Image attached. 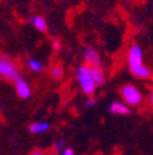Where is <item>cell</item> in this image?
I'll use <instances>...</instances> for the list:
<instances>
[{
	"instance_id": "1",
	"label": "cell",
	"mask_w": 153,
	"mask_h": 155,
	"mask_svg": "<svg viewBox=\"0 0 153 155\" xmlns=\"http://www.w3.org/2000/svg\"><path fill=\"white\" fill-rule=\"evenodd\" d=\"M127 65L128 69L138 79H150L153 71L144 64V51L138 45H131L127 51Z\"/></svg>"
},
{
	"instance_id": "2",
	"label": "cell",
	"mask_w": 153,
	"mask_h": 155,
	"mask_svg": "<svg viewBox=\"0 0 153 155\" xmlns=\"http://www.w3.org/2000/svg\"><path fill=\"white\" fill-rule=\"evenodd\" d=\"M76 79H77V83H79L81 91H83L86 96L93 97L94 93H95L97 84H95V82H94L91 74H90V67H87L86 64L80 65L76 69Z\"/></svg>"
},
{
	"instance_id": "3",
	"label": "cell",
	"mask_w": 153,
	"mask_h": 155,
	"mask_svg": "<svg viewBox=\"0 0 153 155\" xmlns=\"http://www.w3.org/2000/svg\"><path fill=\"white\" fill-rule=\"evenodd\" d=\"M19 75L18 65L13 58L7 54H0V79L14 83Z\"/></svg>"
},
{
	"instance_id": "4",
	"label": "cell",
	"mask_w": 153,
	"mask_h": 155,
	"mask_svg": "<svg viewBox=\"0 0 153 155\" xmlns=\"http://www.w3.org/2000/svg\"><path fill=\"white\" fill-rule=\"evenodd\" d=\"M120 96L123 101L130 107H139L144 103V94L134 84H124L120 89Z\"/></svg>"
},
{
	"instance_id": "5",
	"label": "cell",
	"mask_w": 153,
	"mask_h": 155,
	"mask_svg": "<svg viewBox=\"0 0 153 155\" xmlns=\"http://www.w3.org/2000/svg\"><path fill=\"white\" fill-rule=\"evenodd\" d=\"M14 86H15L17 96H18L19 98H22V100H28L29 97L32 96V87H30V84L26 82V79L22 76V75H19V76L15 79Z\"/></svg>"
},
{
	"instance_id": "6",
	"label": "cell",
	"mask_w": 153,
	"mask_h": 155,
	"mask_svg": "<svg viewBox=\"0 0 153 155\" xmlns=\"http://www.w3.org/2000/svg\"><path fill=\"white\" fill-rule=\"evenodd\" d=\"M84 64L87 67H101V55H99L98 50L93 46H88V47L84 50Z\"/></svg>"
},
{
	"instance_id": "7",
	"label": "cell",
	"mask_w": 153,
	"mask_h": 155,
	"mask_svg": "<svg viewBox=\"0 0 153 155\" xmlns=\"http://www.w3.org/2000/svg\"><path fill=\"white\" fill-rule=\"evenodd\" d=\"M109 111L115 115H128L131 112V107L127 105L124 101H113L109 107Z\"/></svg>"
},
{
	"instance_id": "8",
	"label": "cell",
	"mask_w": 153,
	"mask_h": 155,
	"mask_svg": "<svg viewBox=\"0 0 153 155\" xmlns=\"http://www.w3.org/2000/svg\"><path fill=\"white\" fill-rule=\"evenodd\" d=\"M29 24H30L36 31L43 32V33H46L47 32V29H48L47 21H46V18L42 17V15H30L29 17Z\"/></svg>"
},
{
	"instance_id": "9",
	"label": "cell",
	"mask_w": 153,
	"mask_h": 155,
	"mask_svg": "<svg viewBox=\"0 0 153 155\" xmlns=\"http://www.w3.org/2000/svg\"><path fill=\"white\" fill-rule=\"evenodd\" d=\"M90 74H91V76H93L97 87L102 86V84L105 83L106 76H105V72H104V69H102L101 67H90Z\"/></svg>"
},
{
	"instance_id": "10",
	"label": "cell",
	"mask_w": 153,
	"mask_h": 155,
	"mask_svg": "<svg viewBox=\"0 0 153 155\" xmlns=\"http://www.w3.org/2000/svg\"><path fill=\"white\" fill-rule=\"evenodd\" d=\"M48 75H50V78L53 81H62L65 76V71L61 65L54 64V65H51L50 69H48Z\"/></svg>"
},
{
	"instance_id": "11",
	"label": "cell",
	"mask_w": 153,
	"mask_h": 155,
	"mask_svg": "<svg viewBox=\"0 0 153 155\" xmlns=\"http://www.w3.org/2000/svg\"><path fill=\"white\" fill-rule=\"evenodd\" d=\"M26 65H28V68L30 69L32 72H35V74H40V72L44 71V62H42L40 60H37V58H28V61H26Z\"/></svg>"
},
{
	"instance_id": "12",
	"label": "cell",
	"mask_w": 153,
	"mask_h": 155,
	"mask_svg": "<svg viewBox=\"0 0 153 155\" xmlns=\"http://www.w3.org/2000/svg\"><path fill=\"white\" fill-rule=\"evenodd\" d=\"M50 129V123L48 122H35L29 126V130L32 134H42V133H46L47 130Z\"/></svg>"
},
{
	"instance_id": "13",
	"label": "cell",
	"mask_w": 153,
	"mask_h": 155,
	"mask_svg": "<svg viewBox=\"0 0 153 155\" xmlns=\"http://www.w3.org/2000/svg\"><path fill=\"white\" fill-rule=\"evenodd\" d=\"M53 154H54L53 150L50 151V150H43V148H35L29 152V155H53Z\"/></svg>"
},
{
	"instance_id": "14",
	"label": "cell",
	"mask_w": 153,
	"mask_h": 155,
	"mask_svg": "<svg viewBox=\"0 0 153 155\" xmlns=\"http://www.w3.org/2000/svg\"><path fill=\"white\" fill-rule=\"evenodd\" d=\"M64 150H65V141H64V140H58V141L55 143L53 151H54V152H59V154H61Z\"/></svg>"
},
{
	"instance_id": "15",
	"label": "cell",
	"mask_w": 153,
	"mask_h": 155,
	"mask_svg": "<svg viewBox=\"0 0 153 155\" xmlns=\"http://www.w3.org/2000/svg\"><path fill=\"white\" fill-rule=\"evenodd\" d=\"M51 47H53V50H54L55 53H59L61 48H62V46H61L59 40H53V45H51Z\"/></svg>"
},
{
	"instance_id": "16",
	"label": "cell",
	"mask_w": 153,
	"mask_h": 155,
	"mask_svg": "<svg viewBox=\"0 0 153 155\" xmlns=\"http://www.w3.org/2000/svg\"><path fill=\"white\" fill-rule=\"evenodd\" d=\"M148 105L153 110V87L149 90V96H148Z\"/></svg>"
},
{
	"instance_id": "17",
	"label": "cell",
	"mask_w": 153,
	"mask_h": 155,
	"mask_svg": "<svg viewBox=\"0 0 153 155\" xmlns=\"http://www.w3.org/2000/svg\"><path fill=\"white\" fill-rule=\"evenodd\" d=\"M97 104V98H94V97H90L88 100L86 101V107H88V108H91V107H94Z\"/></svg>"
},
{
	"instance_id": "18",
	"label": "cell",
	"mask_w": 153,
	"mask_h": 155,
	"mask_svg": "<svg viewBox=\"0 0 153 155\" xmlns=\"http://www.w3.org/2000/svg\"><path fill=\"white\" fill-rule=\"evenodd\" d=\"M59 155H75V151L73 150H70V148H65Z\"/></svg>"
}]
</instances>
